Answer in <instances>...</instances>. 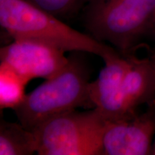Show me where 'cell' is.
I'll return each mask as SVG.
<instances>
[{
	"instance_id": "1",
	"label": "cell",
	"mask_w": 155,
	"mask_h": 155,
	"mask_svg": "<svg viewBox=\"0 0 155 155\" xmlns=\"http://www.w3.org/2000/svg\"><path fill=\"white\" fill-rule=\"evenodd\" d=\"M0 25L13 40H34L65 52L92 53L104 63L122 55L105 42L75 30L28 0H0Z\"/></svg>"
},
{
	"instance_id": "2",
	"label": "cell",
	"mask_w": 155,
	"mask_h": 155,
	"mask_svg": "<svg viewBox=\"0 0 155 155\" xmlns=\"http://www.w3.org/2000/svg\"><path fill=\"white\" fill-rule=\"evenodd\" d=\"M88 73L83 62L69 58L61 72L36 88L15 108L19 123L33 131L42 122L54 116L76 110L94 107L89 95Z\"/></svg>"
},
{
	"instance_id": "3",
	"label": "cell",
	"mask_w": 155,
	"mask_h": 155,
	"mask_svg": "<svg viewBox=\"0 0 155 155\" xmlns=\"http://www.w3.org/2000/svg\"><path fill=\"white\" fill-rule=\"evenodd\" d=\"M82 12L91 35L129 56L136 42L150 31L155 0H88Z\"/></svg>"
},
{
	"instance_id": "4",
	"label": "cell",
	"mask_w": 155,
	"mask_h": 155,
	"mask_svg": "<svg viewBox=\"0 0 155 155\" xmlns=\"http://www.w3.org/2000/svg\"><path fill=\"white\" fill-rule=\"evenodd\" d=\"M107 121L96 108L73 110L42 122L34 129L40 155H103Z\"/></svg>"
},
{
	"instance_id": "5",
	"label": "cell",
	"mask_w": 155,
	"mask_h": 155,
	"mask_svg": "<svg viewBox=\"0 0 155 155\" xmlns=\"http://www.w3.org/2000/svg\"><path fill=\"white\" fill-rule=\"evenodd\" d=\"M65 51L34 40L15 39L2 48L1 63L27 82L35 78H52L65 68L69 58Z\"/></svg>"
},
{
	"instance_id": "6",
	"label": "cell",
	"mask_w": 155,
	"mask_h": 155,
	"mask_svg": "<svg viewBox=\"0 0 155 155\" xmlns=\"http://www.w3.org/2000/svg\"><path fill=\"white\" fill-rule=\"evenodd\" d=\"M144 113L107 121L103 155L152 154L155 134V99Z\"/></svg>"
},
{
	"instance_id": "7",
	"label": "cell",
	"mask_w": 155,
	"mask_h": 155,
	"mask_svg": "<svg viewBox=\"0 0 155 155\" xmlns=\"http://www.w3.org/2000/svg\"><path fill=\"white\" fill-rule=\"evenodd\" d=\"M155 99V68L150 58L133 56L132 64L119 90L116 119L137 114V108Z\"/></svg>"
},
{
	"instance_id": "8",
	"label": "cell",
	"mask_w": 155,
	"mask_h": 155,
	"mask_svg": "<svg viewBox=\"0 0 155 155\" xmlns=\"http://www.w3.org/2000/svg\"><path fill=\"white\" fill-rule=\"evenodd\" d=\"M133 56H123L105 62L96 80L90 82L89 95L106 121L116 119L119 90L132 64Z\"/></svg>"
},
{
	"instance_id": "9",
	"label": "cell",
	"mask_w": 155,
	"mask_h": 155,
	"mask_svg": "<svg viewBox=\"0 0 155 155\" xmlns=\"http://www.w3.org/2000/svg\"><path fill=\"white\" fill-rule=\"evenodd\" d=\"M37 152L33 131L20 123L2 121L0 124V154L30 155Z\"/></svg>"
},
{
	"instance_id": "10",
	"label": "cell",
	"mask_w": 155,
	"mask_h": 155,
	"mask_svg": "<svg viewBox=\"0 0 155 155\" xmlns=\"http://www.w3.org/2000/svg\"><path fill=\"white\" fill-rule=\"evenodd\" d=\"M28 82L10 68L1 63L0 66V106L14 110L25 98Z\"/></svg>"
},
{
	"instance_id": "11",
	"label": "cell",
	"mask_w": 155,
	"mask_h": 155,
	"mask_svg": "<svg viewBox=\"0 0 155 155\" xmlns=\"http://www.w3.org/2000/svg\"><path fill=\"white\" fill-rule=\"evenodd\" d=\"M58 18H67L83 11L88 0H28Z\"/></svg>"
},
{
	"instance_id": "12",
	"label": "cell",
	"mask_w": 155,
	"mask_h": 155,
	"mask_svg": "<svg viewBox=\"0 0 155 155\" xmlns=\"http://www.w3.org/2000/svg\"><path fill=\"white\" fill-rule=\"evenodd\" d=\"M150 31H153V32H154V33H155V17L154 19V21H153V22H152V27H151Z\"/></svg>"
},
{
	"instance_id": "13",
	"label": "cell",
	"mask_w": 155,
	"mask_h": 155,
	"mask_svg": "<svg viewBox=\"0 0 155 155\" xmlns=\"http://www.w3.org/2000/svg\"><path fill=\"white\" fill-rule=\"evenodd\" d=\"M150 58H151V60H152L153 64H154V68H155V54H154V55H153L152 56H151Z\"/></svg>"
},
{
	"instance_id": "14",
	"label": "cell",
	"mask_w": 155,
	"mask_h": 155,
	"mask_svg": "<svg viewBox=\"0 0 155 155\" xmlns=\"http://www.w3.org/2000/svg\"><path fill=\"white\" fill-rule=\"evenodd\" d=\"M152 154H155V141L154 144H153V147H152Z\"/></svg>"
}]
</instances>
